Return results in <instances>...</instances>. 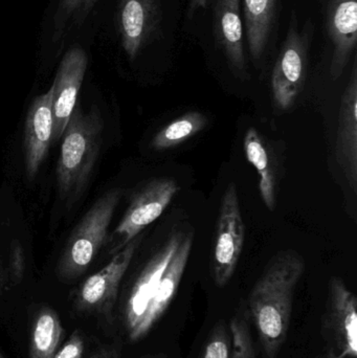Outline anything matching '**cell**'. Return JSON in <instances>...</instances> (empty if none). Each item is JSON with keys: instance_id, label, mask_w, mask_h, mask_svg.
Masks as SVG:
<instances>
[{"instance_id": "6da1fadb", "label": "cell", "mask_w": 357, "mask_h": 358, "mask_svg": "<svg viewBox=\"0 0 357 358\" xmlns=\"http://www.w3.org/2000/svg\"><path fill=\"white\" fill-rule=\"evenodd\" d=\"M305 267L297 250H281L272 257L251 290L249 313L264 358H277L286 341L293 296Z\"/></svg>"}, {"instance_id": "7a4b0ae2", "label": "cell", "mask_w": 357, "mask_h": 358, "mask_svg": "<svg viewBox=\"0 0 357 358\" xmlns=\"http://www.w3.org/2000/svg\"><path fill=\"white\" fill-rule=\"evenodd\" d=\"M104 120L98 107L73 109L62 136L57 181L63 198L75 197L87 182L102 145Z\"/></svg>"}, {"instance_id": "3957f363", "label": "cell", "mask_w": 357, "mask_h": 358, "mask_svg": "<svg viewBox=\"0 0 357 358\" xmlns=\"http://www.w3.org/2000/svg\"><path fill=\"white\" fill-rule=\"evenodd\" d=\"M122 191L113 189L101 196L87 210L67 240L57 266L59 279H77L87 271L108 237V229Z\"/></svg>"}, {"instance_id": "277c9868", "label": "cell", "mask_w": 357, "mask_h": 358, "mask_svg": "<svg viewBox=\"0 0 357 358\" xmlns=\"http://www.w3.org/2000/svg\"><path fill=\"white\" fill-rule=\"evenodd\" d=\"M314 37V25L306 21L299 27L293 12L286 37L281 46L272 73V94L275 106L289 110L295 105L303 90L309 64L310 46Z\"/></svg>"}, {"instance_id": "5b68a950", "label": "cell", "mask_w": 357, "mask_h": 358, "mask_svg": "<svg viewBox=\"0 0 357 358\" xmlns=\"http://www.w3.org/2000/svg\"><path fill=\"white\" fill-rule=\"evenodd\" d=\"M321 334L324 358H357V299L342 278L329 280Z\"/></svg>"}, {"instance_id": "8992f818", "label": "cell", "mask_w": 357, "mask_h": 358, "mask_svg": "<svg viewBox=\"0 0 357 358\" xmlns=\"http://www.w3.org/2000/svg\"><path fill=\"white\" fill-rule=\"evenodd\" d=\"M177 181L171 178L154 179L134 195L115 231L107 237L105 246L109 255L123 250L134 238L154 222L180 191Z\"/></svg>"}, {"instance_id": "52a82bcc", "label": "cell", "mask_w": 357, "mask_h": 358, "mask_svg": "<svg viewBox=\"0 0 357 358\" xmlns=\"http://www.w3.org/2000/svg\"><path fill=\"white\" fill-rule=\"evenodd\" d=\"M245 227L236 185L226 187L220 203L212 254V275L218 287H224L236 271L245 246Z\"/></svg>"}, {"instance_id": "ba28073f", "label": "cell", "mask_w": 357, "mask_h": 358, "mask_svg": "<svg viewBox=\"0 0 357 358\" xmlns=\"http://www.w3.org/2000/svg\"><path fill=\"white\" fill-rule=\"evenodd\" d=\"M142 241V236L134 238L123 250L113 255L110 262L88 278L78 292L75 310L110 319L117 302L122 280Z\"/></svg>"}, {"instance_id": "9c48e42d", "label": "cell", "mask_w": 357, "mask_h": 358, "mask_svg": "<svg viewBox=\"0 0 357 358\" xmlns=\"http://www.w3.org/2000/svg\"><path fill=\"white\" fill-rule=\"evenodd\" d=\"M180 239L182 236L178 233L170 236L166 243L147 263L130 290L124 310V322L126 331L131 342L142 340L140 330L147 311L154 299L159 281L177 248Z\"/></svg>"}, {"instance_id": "30bf717a", "label": "cell", "mask_w": 357, "mask_h": 358, "mask_svg": "<svg viewBox=\"0 0 357 358\" xmlns=\"http://www.w3.org/2000/svg\"><path fill=\"white\" fill-rule=\"evenodd\" d=\"M161 20V0H119L117 31L130 60H136L147 46L159 39Z\"/></svg>"}, {"instance_id": "8fae6325", "label": "cell", "mask_w": 357, "mask_h": 358, "mask_svg": "<svg viewBox=\"0 0 357 358\" xmlns=\"http://www.w3.org/2000/svg\"><path fill=\"white\" fill-rule=\"evenodd\" d=\"M87 64L88 57L85 50L81 46H73L65 52L59 65L52 83V141L54 142L62 138L71 113L75 108Z\"/></svg>"}, {"instance_id": "7c38bea8", "label": "cell", "mask_w": 357, "mask_h": 358, "mask_svg": "<svg viewBox=\"0 0 357 358\" xmlns=\"http://www.w3.org/2000/svg\"><path fill=\"white\" fill-rule=\"evenodd\" d=\"M325 27L333 48L330 75L337 80L356 52L357 0H328Z\"/></svg>"}, {"instance_id": "4fadbf2b", "label": "cell", "mask_w": 357, "mask_h": 358, "mask_svg": "<svg viewBox=\"0 0 357 358\" xmlns=\"http://www.w3.org/2000/svg\"><path fill=\"white\" fill-rule=\"evenodd\" d=\"M337 163L350 189L357 192V60L354 57L351 76L342 96L337 124Z\"/></svg>"}, {"instance_id": "5bb4252c", "label": "cell", "mask_w": 357, "mask_h": 358, "mask_svg": "<svg viewBox=\"0 0 357 358\" xmlns=\"http://www.w3.org/2000/svg\"><path fill=\"white\" fill-rule=\"evenodd\" d=\"M213 33L230 69L238 77H245L247 58L240 0H214Z\"/></svg>"}, {"instance_id": "9a60e30c", "label": "cell", "mask_w": 357, "mask_h": 358, "mask_svg": "<svg viewBox=\"0 0 357 358\" xmlns=\"http://www.w3.org/2000/svg\"><path fill=\"white\" fill-rule=\"evenodd\" d=\"M52 94L50 88L34 101L27 113L24 131L25 171L27 178L37 176L42 163L48 157L52 142L54 119H52Z\"/></svg>"}, {"instance_id": "2e32d148", "label": "cell", "mask_w": 357, "mask_h": 358, "mask_svg": "<svg viewBox=\"0 0 357 358\" xmlns=\"http://www.w3.org/2000/svg\"><path fill=\"white\" fill-rule=\"evenodd\" d=\"M193 235L187 234L182 236L169 264L166 267L165 273L159 281L155 292L154 299L149 306L140 330V338H145L151 331L155 324L165 315L166 311L171 305L172 301L177 294L178 287L182 282V275L186 271L191 250H192Z\"/></svg>"}, {"instance_id": "e0dca14e", "label": "cell", "mask_w": 357, "mask_h": 358, "mask_svg": "<svg viewBox=\"0 0 357 358\" xmlns=\"http://www.w3.org/2000/svg\"><path fill=\"white\" fill-rule=\"evenodd\" d=\"M279 0H243V27L254 62L268 52L278 18Z\"/></svg>"}, {"instance_id": "ac0fdd59", "label": "cell", "mask_w": 357, "mask_h": 358, "mask_svg": "<svg viewBox=\"0 0 357 358\" xmlns=\"http://www.w3.org/2000/svg\"><path fill=\"white\" fill-rule=\"evenodd\" d=\"M243 149L247 162L257 170L259 176L260 195L266 208L274 212L276 210V183H275L274 172L270 167V155L268 149L255 128L251 127L245 132L243 140Z\"/></svg>"}, {"instance_id": "d6986e66", "label": "cell", "mask_w": 357, "mask_h": 358, "mask_svg": "<svg viewBox=\"0 0 357 358\" xmlns=\"http://www.w3.org/2000/svg\"><path fill=\"white\" fill-rule=\"evenodd\" d=\"M62 334V325L56 311L42 307L31 328L29 358H54Z\"/></svg>"}, {"instance_id": "ffe728a7", "label": "cell", "mask_w": 357, "mask_h": 358, "mask_svg": "<svg viewBox=\"0 0 357 358\" xmlns=\"http://www.w3.org/2000/svg\"><path fill=\"white\" fill-rule=\"evenodd\" d=\"M207 117L199 111H190L173 120L161 128L151 141V147L156 151L176 148L207 127Z\"/></svg>"}, {"instance_id": "44dd1931", "label": "cell", "mask_w": 357, "mask_h": 358, "mask_svg": "<svg viewBox=\"0 0 357 358\" xmlns=\"http://www.w3.org/2000/svg\"><path fill=\"white\" fill-rule=\"evenodd\" d=\"M99 0H59L54 15V41L58 42L71 29L81 25Z\"/></svg>"}, {"instance_id": "7402d4cb", "label": "cell", "mask_w": 357, "mask_h": 358, "mask_svg": "<svg viewBox=\"0 0 357 358\" xmlns=\"http://www.w3.org/2000/svg\"><path fill=\"white\" fill-rule=\"evenodd\" d=\"M230 358H257L251 328L245 315H235L231 322Z\"/></svg>"}, {"instance_id": "603a6c76", "label": "cell", "mask_w": 357, "mask_h": 358, "mask_svg": "<svg viewBox=\"0 0 357 358\" xmlns=\"http://www.w3.org/2000/svg\"><path fill=\"white\" fill-rule=\"evenodd\" d=\"M231 336L224 321H219L210 332L198 358H230Z\"/></svg>"}, {"instance_id": "cb8c5ba5", "label": "cell", "mask_w": 357, "mask_h": 358, "mask_svg": "<svg viewBox=\"0 0 357 358\" xmlns=\"http://www.w3.org/2000/svg\"><path fill=\"white\" fill-rule=\"evenodd\" d=\"M84 340L80 330H75L66 344L56 353L54 358H82Z\"/></svg>"}, {"instance_id": "d4e9b609", "label": "cell", "mask_w": 357, "mask_h": 358, "mask_svg": "<svg viewBox=\"0 0 357 358\" xmlns=\"http://www.w3.org/2000/svg\"><path fill=\"white\" fill-rule=\"evenodd\" d=\"M13 273L17 281L22 278L23 275V257L21 248L19 246H14L13 248Z\"/></svg>"}, {"instance_id": "484cf974", "label": "cell", "mask_w": 357, "mask_h": 358, "mask_svg": "<svg viewBox=\"0 0 357 358\" xmlns=\"http://www.w3.org/2000/svg\"><path fill=\"white\" fill-rule=\"evenodd\" d=\"M119 349L115 346H104L98 350L92 358H119Z\"/></svg>"}, {"instance_id": "4316f807", "label": "cell", "mask_w": 357, "mask_h": 358, "mask_svg": "<svg viewBox=\"0 0 357 358\" xmlns=\"http://www.w3.org/2000/svg\"><path fill=\"white\" fill-rule=\"evenodd\" d=\"M210 1L211 0H189L188 10H187L188 18H193L196 12H198L201 8H205Z\"/></svg>"}, {"instance_id": "83f0119b", "label": "cell", "mask_w": 357, "mask_h": 358, "mask_svg": "<svg viewBox=\"0 0 357 358\" xmlns=\"http://www.w3.org/2000/svg\"><path fill=\"white\" fill-rule=\"evenodd\" d=\"M0 358H3V357H2L1 353H0Z\"/></svg>"}]
</instances>
